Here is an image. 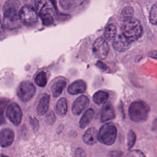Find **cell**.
I'll return each instance as SVG.
<instances>
[{
	"instance_id": "6da1fadb",
	"label": "cell",
	"mask_w": 157,
	"mask_h": 157,
	"mask_svg": "<svg viewBox=\"0 0 157 157\" xmlns=\"http://www.w3.org/2000/svg\"><path fill=\"white\" fill-rule=\"evenodd\" d=\"M122 34L130 42L137 40L142 34V26L140 21L132 17L123 20Z\"/></svg>"
},
{
	"instance_id": "7a4b0ae2",
	"label": "cell",
	"mask_w": 157,
	"mask_h": 157,
	"mask_svg": "<svg viewBox=\"0 0 157 157\" xmlns=\"http://www.w3.org/2000/svg\"><path fill=\"white\" fill-rule=\"evenodd\" d=\"M150 112L149 105L142 101H134L129 107V116L134 122H141L147 119Z\"/></svg>"
},
{
	"instance_id": "3957f363",
	"label": "cell",
	"mask_w": 157,
	"mask_h": 157,
	"mask_svg": "<svg viewBox=\"0 0 157 157\" xmlns=\"http://www.w3.org/2000/svg\"><path fill=\"white\" fill-rule=\"evenodd\" d=\"M44 25H50L53 22V6L50 0H40L36 9Z\"/></svg>"
},
{
	"instance_id": "277c9868",
	"label": "cell",
	"mask_w": 157,
	"mask_h": 157,
	"mask_svg": "<svg viewBox=\"0 0 157 157\" xmlns=\"http://www.w3.org/2000/svg\"><path fill=\"white\" fill-rule=\"evenodd\" d=\"M117 134V128L112 123L104 124L98 132L99 141L107 145H112L116 139Z\"/></svg>"
},
{
	"instance_id": "5b68a950",
	"label": "cell",
	"mask_w": 157,
	"mask_h": 157,
	"mask_svg": "<svg viewBox=\"0 0 157 157\" xmlns=\"http://www.w3.org/2000/svg\"><path fill=\"white\" fill-rule=\"evenodd\" d=\"M19 11L15 9H8L3 10V23L6 28L12 29L20 26L21 21L19 17Z\"/></svg>"
},
{
	"instance_id": "8992f818",
	"label": "cell",
	"mask_w": 157,
	"mask_h": 157,
	"mask_svg": "<svg viewBox=\"0 0 157 157\" xmlns=\"http://www.w3.org/2000/svg\"><path fill=\"white\" fill-rule=\"evenodd\" d=\"M36 93L34 85L28 81H24L20 83L17 90V94L19 99L23 101H29Z\"/></svg>"
},
{
	"instance_id": "52a82bcc",
	"label": "cell",
	"mask_w": 157,
	"mask_h": 157,
	"mask_svg": "<svg viewBox=\"0 0 157 157\" xmlns=\"http://www.w3.org/2000/svg\"><path fill=\"white\" fill-rule=\"evenodd\" d=\"M38 13L37 10L28 6L21 7L19 11V17L22 23L26 25H31L37 20Z\"/></svg>"
},
{
	"instance_id": "ba28073f",
	"label": "cell",
	"mask_w": 157,
	"mask_h": 157,
	"mask_svg": "<svg viewBox=\"0 0 157 157\" xmlns=\"http://www.w3.org/2000/svg\"><path fill=\"white\" fill-rule=\"evenodd\" d=\"M109 46L106 40L102 37H99L93 43V53L95 57L100 59H104L109 53Z\"/></svg>"
},
{
	"instance_id": "9c48e42d",
	"label": "cell",
	"mask_w": 157,
	"mask_h": 157,
	"mask_svg": "<svg viewBox=\"0 0 157 157\" xmlns=\"http://www.w3.org/2000/svg\"><path fill=\"white\" fill-rule=\"evenodd\" d=\"M6 115L13 124H20L22 119V112L17 103L10 104L6 110Z\"/></svg>"
},
{
	"instance_id": "30bf717a",
	"label": "cell",
	"mask_w": 157,
	"mask_h": 157,
	"mask_svg": "<svg viewBox=\"0 0 157 157\" xmlns=\"http://www.w3.org/2000/svg\"><path fill=\"white\" fill-rule=\"evenodd\" d=\"M89 99L84 95L80 96L74 102L72 112L75 115H80L89 105Z\"/></svg>"
},
{
	"instance_id": "8fae6325",
	"label": "cell",
	"mask_w": 157,
	"mask_h": 157,
	"mask_svg": "<svg viewBox=\"0 0 157 157\" xmlns=\"http://www.w3.org/2000/svg\"><path fill=\"white\" fill-rule=\"evenodd\" d=\"M131 43V42L127 39L122 34L118 35L113 39L112 46L117 51L124 52L129 48Z\"/></svg>"
},
{
	"instance_id": "7c38bea8",
	"label": "cell",
	"mask_w": 157,
	"mask_h": 157,
	"mask_svg": "<svg viewBox=\"0 0 157 157\" xmlns=\"http://www.w3.org/2000/svg\"><path fill=\"white\" fill-rule=\"evenodd\" d=\"M14 140V133L9 128L4 129L1 131L0 144L2 147H8L12 145Z\"/></svg>"
},
{
	"instance_id": "4fadbf2b",
	"label": "cell",
	"mask_w": 157,
	"mask_h": 157,
	"mask_svg": "<svg viewBox=\"0 0 157 157\" xmlns=\"http://www.w3.org/2000/svg\"><path fill=\"white\" fill-rule=\"evenodd\" d=\"M115 117V110L110 103H106L102 107L101 111V121L105 122L112 120Z\"/></svg>"
},
{
	"instance_id": "5bb4252c",
	"label": "cell",
	"mask_w": 157,
	"mask_h": 157,
	"mask_svg": "<svg viewBox=\"0 0 157 157\" xmlns=\"http://www.w3.org/2000/svg\"><path fill=\"white\" fill-rule=\"evenodd\" d=\"M86 89L85 82L82 80H77L72 83L67 88V91L71 94L83 93Z\"/></svg>"
},
{
	"instance_id": "9a60e30c",
	"label": "cell",
	"mask_w": 157,
	"mask_h": 157,
	"mask_svg": "<svg viewBox=\"0 0 157 157\" xmlns=\"http://www.w3.org/2000/svg\"><path fill=\"white\" fill-rule=\"evenodd\" d=\"M98 140V132L94 128L88 129L83 136V142L87 144L92 145L95 144Z\"/></svg>"
},
{
	"instance_id": "2e32d148",
	"label": "cell",
	"mask_w": 157,
	"mask_h": 157,
	"mask_svg": "<svg viewBox=\"0 0 157 157\" xmlns=\"http://www.w3.org/2000/svg\"><path fill=\"white\" fill-rule=\"evenodd\" d=\"M50 96L47 94H45L41 98L37 106V112L39 115H44L48 110L49 105Z\"/></svg>"
},
{
	"instance_id": "e0dca14e",
	"label": "cell",
	"mask_w": 157,
	"mask_h": 157,
	"mask_svg": "<svg viewBox=\"0 0 157 157\" xmlns=\"http://www.w3.org/2000/svg\"><path fill=\"white\" fill-rule=\"evenodd\" d=\"M66 82L64 79H58L55 81L51 86V91L53 97H58L65 88Z\"/></svg>"
},
{
	"instance_id": "ac0fdd59",
	"label": "cell",
	"mask_w": 157,
	"mask_h": 157,
	"mask_svg": "<svg viewBox=\"0 0 157 157\" xmlns=\"http://www.w3.org/2000/svg\"><path fill=\"white\" fill-rule=\"evenodd\" d=\"M55 110L56 113L60 117H64L66 115L67 112V103L65 98H60L55 106Z\"/></svg>"
},
{
	"instance_id": "d6986e66",
	"label": "cell",
	"mask_w": 157,
	"mask_h": 157,
	"mask_svg": "<svg viewBox=\"0 0 157 157\" xmlns=\"http://www.w3.org/2000/svg\"><path fill=\"white\" fill-rule=\"evenodd\" d=\"M94 115V111L92 109L87 110L80 120L79 125L82 129L86 128L92 120Z\"/></svg>"
},
{
	"instance_id": "ffe728a7",
	"label": "cell",
	"mask_w": 157,
	"mask_h": 157,
	"mask_svg": "<svg viewBox=\"0 0 157 157\" xmlns=\"http://www.w3.org/2000/svg\"><path fill=\"white\" fill-rule=\"evenodd\" d=\"M94 102L98 105L104 104L108 99L109 93L105 91L99 90L94 93L93 95Z\"/></svg>"
},
{
	"instance_id": "44dd1931",
	"label": "cell",
	"mask_w": 157,
	"mask_h": 157,
	"mask_svg": "<svg viewBox=\"0 0 157 157\" xmlns=\"http://www.w3.org/2000/svg\"><path fill=\"white\" fill-rule=\"evenodd\" d=\"M117 28L113 24H109L106 26L104 32V38L107 40L113 39L116 37Z\"/></svg>"
},
{
	"instance_id": "7402d4cb",
	"label": "cell",
	"mask_w": 157,
	"mask_h": 157,
	"mask_svg": "<svg viewBox=\"0 0 157 157\" xmlns=\"http://www.w3.org/2000/svg\"><path fill=\"white\" fill-rule=\"evenodd\" d=\"M35 83L40 87H44L47 83V78L45 72L41 71L39 72L35 77Z\"/></svg>"
},
{
	"instance_id": "603a6c76",
	"label": "cell",
	"mask_w": 157,
	"mask_h": 157,
	"mask_svg": "<svg viewBox=\"0 0 157 157\" xmlns=\"http://www.w3.org/2000/svg\"><path fill=\"white\" fill-rule=\"evenodd\" d=\"M21 8V4L18 0H7L4 4L2 10L8 9H15L20 10Z\"/></svg>"
},
{
	"instance_id": "cb8c5ba5",
	"label": "cell",
	"mask_w": 157,
	"mask_h": 157,
	"mask_svg": "<svg viewBox=\"0 0 157 157\" xmlns=\"http://www.w3.org/2000/svg\"><path fill=\"white\" fill-rule=\"evenodd\" d=\"M149 20L152 25H157V2L154 4L150 9Z\"/></svg>"
},
{
	"instance_id": "d4e9b609",
	"label": "cell",
	"mask_w": 157,
	"mask_h": 157,
	"mask_svg": "<svg viewBox=\"0 0 157 157\" xmlns=\"http://www.w3.org/2000/svg\"><path fill=\"white\" fill-rule=\"evenodd\" d=\"M134 13V10L132 7L131 6H128L125 7L121 11V16L123 18V20L132 17Z\"/></svg>"
},
{
	"instance_id": "484cf974",
	"label": "cell",
	"mask_w": 157,
	"mask_h": 157,
	"mask_svg": "<svg viewBox=\"0 0 157 157\" xmlns=\"http://www.w3.org/2000/svg\"><path fill=\"white\" fill-rule=\"evenodd\" d=\"M136 135L135 132L133 131L130 130L129 132H128V139H127V142H128L127 144H128L129 149H131L134 146L136 142Z\"/></svg>"
},
{
	"instance_id": "4316f807",
	"label": "cell",
	"mask_w": 157,
	"mask_h": 157,
	"mask_svg": "<svg viewBox=\"0 0 157 157\" xmlns=\"http://www.w3.org/2000/svg\"><path fill=\"white\" fill-rule=\"evenodd\" d=\"M55 115L53 111H50L45 117V123L47 124H52L55 121Z\"/></svg>"
},
{
	"instance_id": "83f0119b",
	"label": "cell",
	"mask_w": 157,
	"mask_h": 157,
	"mask_svg": "<svg viewBox=\"0 0 157 157\" xmlns=\"http://www.w3.org/2000/svg\"><path fill=\"white\" fill-rule=\"evenodd\" d=\"M29 122L33 128V129L34 131H37L39 128V124L37 120L34 117H29Z\"/></svg>"
},
{
	"instance_id": "f1b7e54d",
	"label": "cell",
	"mask_w": 157,
	"mask_h": 157,
	"mask_svg": "<svg viewBox=\"0 0 157 157\" xmlns=\"http://www.w3.org/2000/svg\"><path fill=\"white\" fill-rule=\"evenodd\" d=\"M25 5L36 10L40 0H24Z\"/></svg>"
},
{
	"instance_id": "f546056e",
	"label": "cell",
	"mask_w": 157,
	"mask_h": 157,
	"mask_svg": "<svg viewBox=\"0 0 157 157\" xmlns=\"http://www.w3.org/2000/svg\"><path fill=\"white\" fill-rule=\"evenodd\" d=\"M75 156H86V154L85 151L82 148H77L75 153Z\"/></svg>"
},
{
	"instance_id": "4dcf8cb0",
	"label": "cell",
	"mask_w": 157,
	"mask_h": 157,
	"mask_svg": "<svg viewBox=\"0 0 157 157\" xmlns=\"http://www.w3.org/2000/svg\"><path fill=\"white\" fill-rule=\"evenodd\" d=\"M131 153L132 156H144L145 155L140 150H132L130 152Z\"/></svg>"
},
{
	"instance_id": "1f68e13d",
	"label": "cell",
	"mask_w": 157,
	"mask_h": 157,
	"mask_svg": "<svg viewBox=\"0 0 157 157\" xmlns=\"http://www.w3.org/2000/svg\"><path fill=\"white\" fill-rule=\"evenodd\" d=\"M96 66H97L100 69H101L102 71H105V70L107 69V66H106V65H105L104 63H102L101 61H98L96 63Z\"/></svg>"
},
{
	"instance_id": "d6a6232c",
	"label": "cell",
	"mask_w": 157,
	"mask_h": 157,
	"mask_svg": "<svg viewBox=\"0 0 157 157\" xmlns=\"http://www.w3.org/2000/svg\"><path fill=\"white\" fill-rule=\"evenodd\" d=\"M148 55L149 57L157 60V50H151L148 52Z\"/></svg>"
},
{
	"instance_id": "836d02e7",
	"label": "cell",
	"mask_w": 157,
	"mask_h": 157,
	"mask_svg": "<svg viewBox=\"0 0 157 157\" xmlns=\"http://www.w3.org/2000/svg\"><path fill=\"white\" fill-rule=\"evenodd\" d=\"M124 1H126V2H128V1H132V0H123Z\"/></svg>"
}]
</instances>
